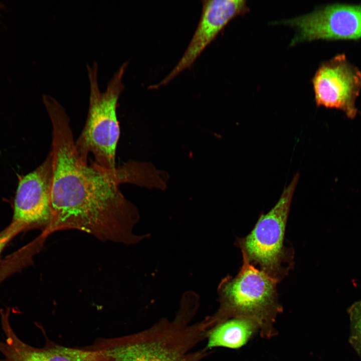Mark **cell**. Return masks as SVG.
<instances>
[{
	"label": "cell",
	"mask_w": 361,
	"mask_h": 361,
	"mask_svg": "<svg viewBox=\"0 0 361 361\" xmlns=\"http://www.w3.org/2000/svg\"><path fill=\"white\" fill-rule=\"evenodd\" d=\"M259 327L253 320L234 318L227 320L216 325L208 336L205 347L211 349L216 347L239 348L246 344L257 332Z\"/></svg>",
	"instance_id": "obj_11"
},
{
	"label": "cell",
	"mask_w": 361,
	"mask_h": 361,
	"mask_svg": "<svg viewBox=\"0 0 361 361\" xmlns=\"http://www.w3.org/2000/svg\"><path fill=\"white\" fill-rule=\"evenodd\" d=\"M360 306L361 307V304H360ZM359 317H360V318L358 320V322L356 324V325L357 326V329L359 331V332L360 336H361V314Z\"/></svg>",
	"instance_id": "obj_14"
},
{
	"label": "cell",
	"mask_w": 361,
	"mask_h": 361,
	"mask_svg": "<svg viewBox=\"0 0 361 361\" xmlns=\"http://www.w3.org/2000/svg\"><path fill=\"white\" fill-rule=\"evenodd\" d=\"M15 271L13 266L7 261H4L0 266V283Z\"/></svg>",
	"instance_id": "obj_13"
},
{
	"label": "cell",
	"mask_w": 361,
	"mask_h": 361,
	"mask_svg": "<svg viewBox=\"0 0 361 361\" xmlns=\"http://www.w3.org/2000/svg\"><path fill=\"white\" fill-rule=\"evenodd\" d=\"M299 178L296 173L275 206L262 214L252 231L238 238L237 246L254 266L280 282L293 266L292 249L284 244L286 226L293 196Z\"/></svg>",
	"instance_id": "obj_5"
},
{
	"label": "cell",
	"mask_w": 361,
	"mask_h": 361,
	"mask_svg": "<svg viewBox=\"0 0 361 361\" xmlns=\"http://www.w3.org/2000/svg\"><path fill=\"white\" fill-rule=\"evenodd\" d=\"M127 62L123 63L108 81L105 90L101 91L98 81V64H87L90 83L89 108L83 129L75 141L81 159L87 162L91 153L94 163L106 169L116 166L115 156L120 136V127L116 109L118 99L124 89L122 78Z\"/></svg>",
	"instance_id": "obj_4"
},
{
	"label": "cell",
	"mask_w": 361,
	"mask_h": 361,
	"mask_svg": "<svg viewBox=\"0 0 361 361\" xmlns=\"http://www.w3.org/2000/svg\"><path fill=\"white\" fill-rule=\"evenodd\" d=\"M199 300L197 294L188 291L173 319L163 318L141 332L103 339L90 347L97 361H201L211 352L194 348L208 337L216 323L212 315L193 323Z\"/></svg>",
	"instance_id": "obj_2"
},
{
	"label": "cell",
	"mask_w": 361,
	"mask_h": 361,
	"mask_svg": "<svg viewBox=\"0 0 361 361\" xmlns=\"http://www.w3.org/2000/svg\"><path fill=\"white\" fill-rule=\"evenodd\" d=\"M318 106L335 108L353 119L357 113L355 101L361 91V71L344 54L322 63L312 80Z\"/></svg>",
	"instance_id": "obj_7"
},
{
	"label": "cell",
	"mask_w": 361,
	"mask_h": 361,
	"mask_svg": "<svg viewBox=\"0 0 361 361\" xmlns=\"http://www.w3.org/2000/svg\"><path fill=\"white\" fill-rule=\"evenodd\" d=\"M52 177L53 160L50 152L40 166L21 178L12 221L18 222L26 228H43V232L47 234L52 218Z\"/></svg>",
	"instance_id": "obj_8"
},
{
	"label": "cell",
	"mask_w": 361,
	"mask_h": 361,
	"mask_svg": "<svg viewBox=\"0 0 361 361\" xmlns=\"http://www.w3.org/2000/svg\"><path fill=\"white\" fill-rule=\"evenodd\" d=\"M9 311L1 312V324L6 335L0 340V361H97L95 350L89 347L79 349L59 345L43 348L32 346L22 341L15 334L9 321Z\"/></svg>",
	"instance_id": "obj_10"
},
{
	"label": "cell",
	"mask_w": 361,
	"mask_h": 361,
	"mask_svg": "<svg viewBox=\"0 0 361 361\" xmlns=\"http://www.w3.org/2000/svg\"><path fill=\"white\" fill-rule=\"evenodd\" d=\"M25 229L26 228L22 224L12 221L0 232V255L10 241Z\"/></svg>",
	"instance_id": "obj_12"
},
{
	"label": "cell",
	"mask_w": 361,
	"mask_h": 361,
	"mask_svg": "<svg viewBox=\"0 0 361 361\" xmlns=\"http://www.w3.org/2000/svg\"><path fill=\"white\" fill-rule=\"evenodd\" d=\"M46 109L53 129L52 218L47 234L76 230L102 241L128 245L148 237L134 233L139 213L121 192L119 166L106 169L83 161L64 107L54 101Z\"/></svg>",
	"instance_id": "obj_1"
},
{
	"label": "cell",
	"mask_w": 361,
	"mask_h": 361,
	"mask_svg": "<svg viewBox=\"0 0 361 361\" xmlns=\"http://www.w3.org/2000/svg\"><path fill=\"white\" fill-rule=\"evenodd\" d=\"M196 31L184 55L166 77L150 87L156 89L166 85L184 70L191 67L205 48L233 18L244 12L242 0H204Z\"/></svg>",
	"instance_id": "obj_9"
},
{
	"label": "cell",
	"mask_w": 361,
	"mask_h": 361,
	"mask_svg": "<svg viewBox=\"0 0 361 361\" xmlns=\"http://www.w3.org/2000/svg\"><path fill=\"white\" fill-rule=\"evenodd\" d=\"M243 263L234 277L228 275L218 287L220 306L213 314L218 324L234 318L253 320L260 335L269 338L277 334L274 327L283 308L279 303L276 280L251 264L242 255Z\"/></svg>",
	"instance_id": "obj_3"
},
{
	"label": "cell",
	"mask_w": 361,
	"mask_h": 361,
	"mask_svg": "<svg viewBox=\"0 0 361 361\" xmlns=\"http://www.w3.org/2000/svg\"><path fill=\"white\" fill-rule=\"evenodd\" d=\"M296 30L293 46L314 40H358L361 39V4H333L303 16L276 24Z\"/></svg>",
	"instance_id": "obj_6"
}]
</instances>
